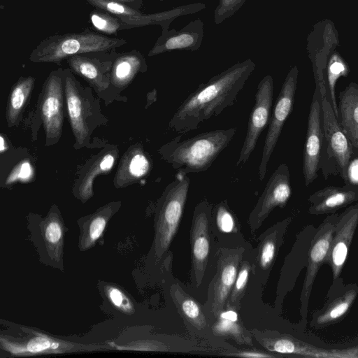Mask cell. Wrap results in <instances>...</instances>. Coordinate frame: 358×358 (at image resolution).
<instances>
[{"instance_id":"cell-1","label":"cell","mask_w":358,"mask_h":358,"mask_svg":"<svg viewBox=\"0 0 358 358\" xmlns=\"http://www.w3.org/2000/svg\"><path fill=\"white\" fill-rule=\"evenodd\" d=\"M250 70L249 66L238 67L200 85L180 105L169 127L173 131L184 134L220 115L234 104L243 88Z\"/></svg>"},{"instance_id":"cell-2","label":"cell","mask_w":358,"mask_h":358,"mask_svg":"<svg viewBox=\"0 0 358 358\" xmlns=\"http://www.w3.org/2000/svg\"><path fill=\"white\" fill-rule=\"evenodd\" d=\"M236 127L216 129L182 140V135L163 145L158 150L162 159L182 176L208 170L227 147Z\"/></svg>"},{"instance_id":"cell-3","label":"cell","mask_w":358,"mask_h":358,"mask_svg":"<svg viewBox=\"0 0 358 358\" xmlns=\"http://www.w3.org/2000/svg\"><path fill=\"white\" fill-rule=\"evenodd\" d=\"M124 38H110L89 28L81 32L57 34L43 41L32 50L29 60L60 65L68 57L91 52L110 51L126 43Z\"/></svg>"},{"instance_id":"cell-4","label":"cell","mask_w":358,"mask_h":358,"mask_svg":"<svg viewBox=\"0 0 358 358\" xmlns=\"http://www.w3.org/2000/svg\"><path fill=\"white\" fill-rule=\"evenodd\" d=\"M64 94L69 123L76 138L75 147L88 146L94 129L103 121L90 87H83L70 69H64Z\"/></svg>"},{"instance_id":"cell-5","label":"cell","mask_w":358,"mask_h":358,"mask_svg":"<svg viewBox=\"0 0 358 358\" xmlns=\"http://www.w3.org/2000/svg\"><path fill=\"white\" fill-rule=\"evenodd\" d=\"M322 169L325 179L335 173L329 162L322 120L320 86L316 85L308 117V127L303 154L302 173L306 187L318 177Z\"/></svg>"},{"instance_id":"cell-6","label":"cell","mask_w":358,"mask_h":358,"mask_svg":"<svg viewBox=\"0 0 358 358\" xmlns=\"http://www.w3.org/2000/svg\"><path fill=\"white\" fill-rule=\"evenodd\" d=\"M189 178L178 173L165 188L157 206L155 248L160 257L169 248L180 224L187 201Z\"/></svg>"},{"instance_id":"cell-7","label":"cell","mask_w":358,"mask_h":358,"mask_svg":"<svg viewBox=\"0 0 358 358\" xmlns=\"http://www.w3.org/2000/svg\"><path fill=\"white\" fill-rule=\"evenodd\" d=\"M65 100L64 69L52 71L45 80L38 99V111L46 137V145L57 143L61 137Z\"/></svg>"},{"instance_id":"cell-8","label":"cell","mask_w":358,"mask_h":358,"mask_svg":"<svg viewBox=\"0 0 358 358\" xmlns=\"http://www.w3.org/2000/svg\"><path fill=\"white\" fill-rule=\"evenodd\" d=\"M323 126L328 158L335 175L339 174L345 184L348 183V172L351 161L355 158L351 145L343 131L333 108L324 93V84L320 85Z\"/></svg>"},{"instance_id":"cell-9","label":"cell","mask_w":358,"mask_h":358,"mask_svg":"<svg viewBox=\"0 0 358 358\" xmlns=\"http://www.w3.org/2000/svg\"><path fill=\"white\" fill-rule=\"evenodd\" d=\"M298 69L294 66L283 83L275 103L266 135L262 155L259 166V178L266 176L268 163L275 148L282 127L292 111L297 86Z\"/></svg>"},{"instance_id":"cell-10","label":"cell","mask_w":358,"mask_h":358,"mask_svg":"<svg viewBox=\"0 0 358 358\" xmlns=\"http://www.w3.org/2000/svg\"><path fill=\"white\" fill-rule=\"evenodd\" d=\"M338 214H329L316 229L310 241L308 255V266L301 295V314L306 318L308 301L316 275L324 264H327L335 231Z\"/></svg>"},{"instance_id":"cell-11","label":"cell","mask_w":358,"mask_h":358,"mask_svg":"<svg viewBox=\"0 0 358 358\" xmlns=\"http://www.w3.org/2000/svg\"><path fill=\"white\" fill-rule=\"evenodd\" d=\"M273 83L271 76L260 81L255 96V104L250 114L248 129L236 166L243 165L255 150L264 128L269 124L272 111Z\"/></svg>"},{"instance_id":"cell-12","label":"cell","mask_w":358,"mask_h":358,"mask_svg":"<svg viewBox=\"0 0 358 358\" xmlns=\"http://www.w3.org/2000/svg\"><path fill=\"white\" fill-rule=\"evenodd\" d=\"M117 54L116 50L91 52L73 55L66 60L69 69L87 81L102 98V94L111 85L110 71Z\"/></svg>"},{"instance_id":"cell-13","label":"cell","mask_w":358,"mask_h":358,"mask_svg":"<svg viewBox=\"0 0 358 358\" xmlns=\"http://www.w3.org/2000/svg\"><path fill=\"white\" fill-rule=\"evenodd\" d=\"M292 191L288 166L281 164L270 176L264 192L250 214V223L259 226L276 207L284 208Z\"/></svg>"},{"instance_id":"cell-14","label":"cell","mask_w":358,"mask_h":358,"mask_svg":"<svg viewBox=\"0 0 358 358\" xmlns=\"http://www.w3.org/2000/svg\"><path fill=\"white\" fill-rule=\"evenodd\" d=\"M358 226V202L338 214L327 264L331 269L333 280L339 278Z\"/></svg>"},{"instance_id":"cell-15","label":"cell","mask_w":358,"mask_h":358,"mask_svg":"<svg viewBox=\"0 0 358 358\" xmlns=\"http://www.w3.org/2000/svg\"><path fill=\"white\" fill-rule=\"evenodd\" d=\"M329 289L327 299L323 307L315 311L311 317L310 327L322 329L341 322L347 315L358 295L357 284L344 285L340 278L338 284L334 283Z\"/></svg>"},{"instance_id":"cell-16","label":"cell","mask_w":358,"mask_h":358,"mask_svg":"<svg viewBox=\"0 0 358 358\" xmlns=\"http://www.w3.org/2000/svg\"><path fill=\"white\" fill-rule=\"evenodd\" d=\"M211 206L203 201L195 208L191 230V249L194 274L197 284H200L206 267L210 241L208 234L209 215Z\"/></svg>"},{"instance_id":"cell-17","label":"cell","mask_w":358,"mask_h":358,"mask_svg":"<svg viewBox=\"0 0 358 358\" xmlns=\"http://www.w3.org/2000/svg\"><path fill=\"white\" fill-rule=\"evenodd\" d=\"M308 213L313 215H329L358 201V186L345 184L343 187L327 186L308 199Z\"/></svg>"},{"instance_id":"cell-18","label":"cell","mask_w":358,"mask_h":358,"mask_svg":"<svg viewBox=\"0 0 358 358\" xmlns=\"http://www.w3.org/2000/svg\"><path fill=\"white\" fill-rule=\"evenodd\" d=\"M152 169V160L143 146L137 143L122 156L114 179L117 188L125 187L145 178Z\"/></svg>"},{"instance_id":"cell-19","label":"cell","mask_w":358,"mask_h":358,"mask_svg":"<svg viewBox=\"0 0 358 358\" xmlns=\"http://www.w3.org/2000/svg\"><path fill=\"white\" fill-rule=\"evenodd\" d=\"M338 122L358 158V84L351 82L338 94Z\"/></svg>"},{"instance_id":"cell-20","label":"cell","mask_w":358,"mask_h":358,"mask_svg":"<svg viewBox=\"0 0 358 358\" xmlns=\"http://www.w3.org/2000/svg\"><path fill=\"white\" fill-rule=\"evenodd\" d=\"M258 342L272 352L306 357H334L332 350H326L289 335H255Z\"/></svg>"},{"instance_id":"cell-21","label":"cell","mask_w":358,"mask_h":358,"mask_svg":"<svg viewBox=\"0 0 358 358\" xmlns=\"http://www.w3.org/2000/svg\"><path fill=\"white\" fill-rule=\"evenodd\" d=\"M117 148L104 149L90 162L77 182V194L83 202L93 195V182L99 175L110 172L119 155Z\"/></svg>"},{"instance_id":"cell-22","label":"cell","mask_w":358,"mask_h":358,"mask_svg":"<svg viewBox=\"0 0 358 358\" xmlns=\"http://www.w3.org/2000/svg\"><path fill=\"white\" fill-rule=\"evenodd\" d=\"M240 257L238 252H233L220 263L218 275L214 286V297L212 304V312L215 316H218L223 310L226 301L233 288L238 271Z\"/></svg>"},{"instance_id":"cell-23","label":"cell","mask_w":358,"mask_h":358,"mask_svg":"<svg viewBox=\"0 0 358 358\" xmlns=\"http://www.w3.org/2000/svg\"><path fill=\"white\" fill-rule=\"evenodd\" d=\"M145 69V61L137 50L117 52L110 71L111 85L116 88L126 87L138 72Z\"/></svg>"},{"instance_id":"cell-24","label":"cell","mask_w":358,"mask_h":358,"mask_svg":"<svg viewBox=\"0 0 358 358\" xmlns=\"http://www.w3.org/2000/svg\"><path fill=\"white\" fill-rule=\"evenodd\" d=\"M34 83L35 78L31 76L21 77L12 87L8 95L6 112L7 124L9 127L18 124L34 87Z\"/></svg>"},{"instance_id":"cell-25","label":"cell","mask_w":358,"mask_h":358,"mask_svg":"<svg viewBox=\"0 0 358 358\" xmlns=\"http://www.w3.org/2000/svg\"><path fill=\"white\" fill-rule=\"evenodd\" d=\"M323 73L324 93L338 120V103L336 99V85L341 77H347L350 72L348 64L337 52L329 58Z\"/></svg>"},{"instance_id":"cell-26","label":"cell","mask_w":358,"mask_h":358,"mask_svg":"<svg viewBox=\"0 0 358 358\" xmlns=\"http://www.w3.org/2000/svg\"><path fill=\"white\" fill-rule=\"evenodd\" d=\"M95 8L111 13L126 24L129 29L140 24V13L134 8L117 0H85Z\"/></svg>"},{"instance_id":"cell-27","label":"cell","mask_w":358,"mask_h":358,"mask_svg":"<svg viewBox=\"0 0 358 358\" xmlns=\"http://www.w3.org/2000/svg\"><path fill=\"white\" fill-rule=\"evenodd\" d=\"M218 316L219 318L213 326L215 333L231 336L241 343L252 344L250 338L245 334L243 327L238 323V317L235 311L222 310Z\"/></svg>"},{"instance_id":"cell-28","label":"cell","mask_w":358,"mask_h":358,"mask_svg":"<svg viewBox=\"0 0 358 358\" xmlns=\"http://www.w3.org/2000/svg\"><path fill=\"white\" fill-rule=\"evenodd\" d=\"M175 297L182 315L198 330H205L207 327L206 317L199 305L189 296L176 290Z\"/></svg>"},{"instance_id":"cell-29","label":"cell","mask_w":358,"mask_h":358,"mask_svg":"<svg viewBox=\"0 0 358 358\" xmlns=\"http://www.w3.org/2000/svg\"><path fill=\"white\" fill-rule=\"evenodd\" d=\"M1 343L8 351L17 355L57 351L59 348L58 343L44 336L35 337L22 345L12 343L6 340L2 341Z\"/></svg>"},{"instance_id":"cell-30","label":"cell","mask_w":358,"mask_h":358,"mask_svg":"<svg viewBox=\"0 0 358 358\" xmlns=\"http://www.w3.org/2000/svg\"><path fill=\"white\" fill-rule=\"evenodd\" d=\"M111 213L112 206L108 205L88 220L83 238V245L85 248L92 245L102 235Z\"/></svg>"},{"instance_id":"cell-31","label":"cell","mask_w":358,"mask_h":358,"mask_svg":"<svg viewBox=\"0 0 358 358\" xmlns=\"http://www.w3.org/2000/svg\"><path fill=\"white\" fill-rule=\"evenodd\" d=\"M90 17L93 27L104 35H116L120 30L129 29L119 17L101 9L95 8Z\"/></svg>"},{"instance_id":"cell-32","label":"cell","mask_w":358,"mask_h":358,"mask_svg":"<svg viewBox=\"0 0 358 358\" xmlns=\"http://www.w3.org/2000/svg\"><path fill=\"white\" fill-rule=\"evenodd\" d=\"M282 234H280L279 230H275L261 244L258 254V262L261 268L266 269L271 266L275 259L278 243L282 241Z\"/></svg>"},{"instance_id":"cell-33","label":"cell","mask_w":358,"mask_h":358,"mask_svg":"<svg viewBox=\"0 0 358 358\" xmlns=\"http://www.w3.org/2000/svg\"><path fill=\"white\" fill-rule=\"evenodd\" d=\"M250 269L251 266L248 262L241 263L231 294V302L235 306H238L243 295Z\"/></svg>"},{"instance_id":"cell-34","label":"cell","mask_w":358,"mask_h":358,"mask_svg":"<svg viewBox=\"0 0 358 358\" xmlns=\"http://www.w3.org/2000/svg\"><path fill=\"white\" fill-rule=\"evenodd\" d=\"M213 213L217 226L222 231L225 233L232 231L235 227V220L227 200L218 203L215 208Z\"/></svg>"},{"instance_id":"cell-35","label":"cell","mask_w":358,"mask_h":358,"mask_svg":"<svg viewBox=\"0 0 358 358\" xmlns=\"http://www.w3.org/2000/svg\"><path fill=\"white\" fill-rule=\"evenodd\" d=\"M34 175L31 164L27 161H22L10 171L6 180V185H12L17 182H28Z\"/></svg>"},{"instance_id":"cell-36","label":"cell","mask_w":358,"mask_h":358,"mask_svg":"<svg viewBox=\"0 0 358 358\" xmlns=\"http://www.w3.org/2000/svg\"><path fill=\"white\" fill-rule=\"evenodd\" d=\"M44 236L49 245L55 246L61 243L62 229L59 220L55 215L50 216L45 226Z\"/></svg>"},{"instance_id":"cell-37","label":"cell","mask_w":358,"mask_h":358,"mask_svg":"<svg viewBox=\"0 0 358 358\" xmlns=\"http://www.w3.org/2000/svg\"><path fill=\"white\" fill-rule=\"evenodd\" d=\"M108 295L112 303L123 310L128 312L131 308L129 301L124 294L117 288L110 287L108 290Z\"/></svg>"},{"instance_id":"cell-38","label":"cell","mask_w":358,"mask_h":358,"mask_svg":"<svg viewBox=\"0 0 358 358\" xmlns=\"http://www.w3.org/2000/svg\"><path fill=\"white\" fill-rule=\"evenodd\" d=\"M194 39L192 36L184 34L176 37L169 38L166 44V48L168 50L183 48L192 44Z\"/></svg>"},{"instance_id":"cell-39","label":"cell","mask_w":358,"mask_h":358,"mask_svg":"<svg viewBox=\"0 0 358 358\" xmlns=\"http://www.w3.org/2000/svg\"><path fill=\"white\" fill-rule=\"evenodd\" d=\"M334 357H358V347L345 350H333Z\"/></svg>"},{"instance_id":"cell-40","label":"cell","mask_w":358,"mask_h":358,"mask_svg":"<svg viewBox=\"0 0 358 358\" xmlns=\"http://www.w3.org/2000/svg\"><path fill=\"white\" fill-rule=\"evenodd\" d=\"M236 356L244 357H272L271 355L257 351H243L238 352Z\"/></svg>"},{"instance_id":"cell-41","label":"cell","mask_w":358,"mask_h":358,"mask_svg":"<svg viewBox=\"0 0 358 358\" xmlns=\"http://www.w3.org/2000/svg\"><path fill=\"white\" fill-rule=\"evenodd\" d=\"M8 144L6 142V138L3 135L0 136V152L1 154H3L4 152H6L8 150Z\"/></svg>"},{"instance_id":"cell-42","label":"cell","mask_w":358,"mask_h":358,"mask_svg":"<svg viewBox=\"0 0 358 358\" xmlns=\"http://www.w3.org/2000/svg\"><path fill=\"white\" fill-rule=\"evenodd\" d=\"M123 3H125L134 8H136L138 6L139 0H117Z\"/></svg>"}]
</instances>
